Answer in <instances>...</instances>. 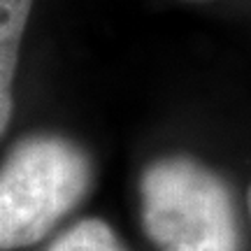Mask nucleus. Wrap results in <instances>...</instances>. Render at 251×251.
<instances>
[{
	"label": "nucleus",
	"mask_w": 251,
	"mask_h": 251,
	"mask_svg": "<svg viewBox=\"0 0 251 251\" xmlns=\"http://www.w3.org/2000/svg\"><path fill=\"white\" fill-rule=\"evenodd\" d=\"M93 184L86 149L58 133H33L9 147L0 170V249L33 247L81 205Z\"/></svg>",
	"instance_id": "f257e3e1"
},
{
	"label": "nucleus",
	"mask_w": 251,
	"mask_h": 251,
	"mask_svg": "<svg viewBox=\"0 0 251 251\" xmlns=\"http://www.w3.org/2000/svg\"><path fill=\"white\" fill-rule=\"evenodd\" d=\"M140 224L156 251H242L237 207L224 177L172 153L144 165Z\"/></svg>",
	"instance_id": "f03ea898"
},
{
	"label": "nucleus",
	"mask_w": 251,
	"mask_h": 251,
	"mask_svg": "<svg viewBox=\"0 0 251 251\" xmlns=\"http://www.w3.org/2000/svg\"><path fill=\"white\" fill-rule=\"evenodd\" d=\"M33 0H0V133L5 135L14 114V75L19 45L26 30Z\"/></svg>",
	"instance_id": "7ed1b4c3"
},
{
	"label": "nucleus",
	"mask_w": 251,
	"mask_h": 251,
	"mask_svg": "<svg viewBox=\"0 0 251 251\" xmlns=\"http://www.w3.org/2000/svg\"><path fill=\"white\" fill-rule=\"evenodd\" d=\"M45 251H128V247L107 221L91 216L56 235Z\"/></svg>",
	"instance_id": "20e7f679"
},
{
	"label": "nucleus",
	"mask_w": 251,
	"mask_h": 251,
	"mask_svg": "<svg viewBox=\"0 0 251 251\" xmlns=\"http://www.w3.org/2000/svg\"><path fill=\"white\" fill-rule=\"evenodd\" d=\"M247 205H249V216H251V184H249V196H247Z\"/></svg>",
	"instance_id": "39448f33"
}]
</instances>
